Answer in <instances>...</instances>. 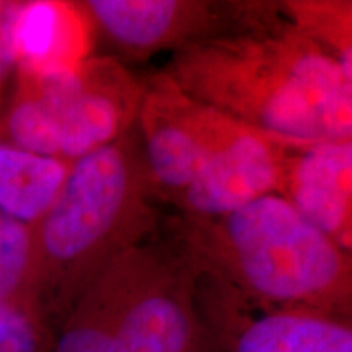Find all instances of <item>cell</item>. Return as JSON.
Masks as SVG:
<instances>
[{"label":"cell","mask_w":352,"mask_h":352,"mask_svg":"<svg viewBox=\"0 0 352 352\" xmlns=\"http://www.w3.org/2000/svg\"><path fill=\"white\" fill-rule=\"evenodd\" d=\"M152 184L132 135L78 158L63 191L33 227L46 320H64L113 259L139 245L152 212Z\"/></svg>","instance_id":"2"},{"label":"cell","mask_w":352,"mask_h":352,"mask_svg":"<svg viewBox=\"0 0 352 352\" xmlns=\"http://www.w3.org/2000/svg\"><path fill=\"white\" fill-rule=\"evenodd\" d=\"M168 78L274 142L305 148L352 140V80L298 28L192 44Z\"/></svg>","instance_id":"1"},{"label":"cell","mask_w":352,"mask_h":352,"mask_svg":"<svg viewBox=\"0 0 352 352\" xmlns=\"http://www.w3.org/2000/svg\"><path fill=\"white\" fill-rule=\"evenodd\" d=\"M285 166L274 140L245 127L182 195L189 210L206 219L230 215L283 189Z\"/></svg>","instance_id":"7"},{"label":"cell","mask_w":352,"mask_h":352,"mask_svg":"<svg viewBox=\"0 0 352 352\" xmlns=\"http://www.w3.org/2000/svg\"><path fill=\"white\" fill-rule=\"evenodd\" d=\"M212 241L226 274L253 298L352 324V258L280 192L212 219Z\"/></svg>","instance_id":"3"},{"label":"cell","mask_w":352,"mask_h":352,"mask_svg":"<svg viewBox=\"0 0 352 352\" xmlns=\"http://www.w3.org/2000/svg\"><path fill=\"white\" fill-rule=\"evenodd\" d=\"M297 28L323 47L352 80V0L294 2Z\"/></svg>","instance_id":"14"},{"label":"cell","mask_w":352,"mask_h":352,"mask_svg":"<svg viewBox=\"0 0 352 352\" xmlns=\"http://www.w3.org/2000/svg\"><path fill=\"white\" fill-rule=\"evenodd\" d=\"M16 0H0V121L15 80V60L10 50V21Z\"/></svg>","instance_id":"16"},{"label":"cell","mask_w":352,"mask_h":352,"mask_svg":"<svg viewBox=\"0 0 352 352\" xmlns=\"http://www.w3.org/2000/svg\"><path fill=\"white\" fill-rule=\"evenodd\" d=\"M142 94L122 65L104 57L52 76L15 74L0 132L16 147L74 164L124 138Z\"/></svg>","instance_id":"5"},{"label":"cell","mask_w":352,"mask_h":352,"mask_svg":"<svg viewBox=\"0 0 352 352\" xmlns=\"http://www.w3.org/2000/svg\"><path fill=\"white\" fill-rule=\"evenodd\" d=\"M70 162L16 147L0 134V214L34 227L54 204Z\"/></svg>","instance_id":"11"},{"label":"cell","mask_w":352,"mask_h":352,"mask_svg":"<svg viewBox=\"0 0 352 352\" xmlns=\"http://www.w3.org/2000/svg\"><path fill=\"white\" fill-rule=\"evenodd\" d=\"M83 7L96 32L134 54L168 46L202 21L199 6L178 0H90Z\"/></svg>","instance_id":"10"},{"label":"cell","mask_w":352,"mask_h":352,"mask_svg":"<svg viewBox=\"0 0 352 352\" xmlns=\"http://www.w3.org/2000/svg\"><path fill=\"white\" fill-rule=\"evenodd\" d=\"M232 352H352V324L300 310H274L240 328Z\"/></svg>","instance_id":"12"},{"label":"cell","mask_w":352,"mask_h":352,"mask_svg":"<svg viewBox=\"0 0 352 352\" xmlns=\"http://www.w3.org/2000/svg\"><path fill=\"white\" fill-rule=\"evenodd\" d=\"M95 32L83 3L16 0L10 21L16 74L43 77L78 69L90 59Z\"/></svg>","instance_id":"8"},{"label":"cell","mask_w":352,"mask_h":352,"mask_svg":"<svg viewBox=\"0 0 352 352\" xmlns=\"http://www.w3.org/2000/svg\"><path fill=\"white\" fill-rule=\"evenodd\" d=\"M54 334L41 315L0 305V352H52Z\"/></svg>","instance_id":"15"},{"label":"cell","mask_w":352,"mask_h":352,"mask_svg":"<svg viewBox=\"0 0 352 352\" xmlns=\"http://www.w3.org/2000/svg\"><path fill=\"white\" fill-rule=\"evenodd\" d=\"M0 305L32 311L46 320L39 292L33 227L3 214H0Z\"/></svg>","instance_id":"13"},{"label":"cell","mask_w":352,"mask_h":352,"mask_svg":"<svg viewBox=\"0 0 352 352\" xmlns=\"http://www.w3.org/2000/svg\"><path fill=\"white\" fill-rule=\"evenodd\" d=\"M138 118L152 183L179 196L246 127L191 98L168 77L144 88Z\"/></svg>","instance_id":"6"},{"label":"cell","mask_w":352,"mask_h":352,"mask_svg":"<svg viewBox=\"0 0 352 352\" xmlns=\"http://www.w3.org/2000/svg\"><path fill=\"white\" fill-rule=\"evenodd\" d=\"M197 334L186 271L138 245L83 290L60 321L52 352H191Z\"/></svg>","instance_id":"4"},{"label":"cell","mask_w":352,"mask_h":352,"mask_svg":"<svg viewBox=\"0 0 352 352\" xmlns=\"http://www.w3.org/2000/svg\"><path fill=\"white\" fill-rule=\"evenodd\" d=\"M280 191L352 258V140L305 147L285 166Z\"/></svg>","instance_id":"9"}]
</instances>
